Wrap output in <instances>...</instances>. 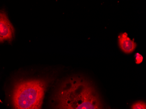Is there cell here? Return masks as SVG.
Returning a JSON list of instances; mask_svg holds the SVG:
<instances>
[{"mask_svg":"<svg viewBox=\"0 0 146 109\" xmlns=\"http://www.w3.org/2000/svg\"><path fill=\"white\" fill-rule=\"evenodd\" d=\"M131 109H146V103L144 102H137L131 106Z\"/></svg>","mask_w":146,"mask_h":109,"instance_id":"5b68a950","label":"cell"},{"mask_svg":"<svg viewBox=\"0 0 146 109\" xmlns=\"http://www.w3.org/2000/svg\"><path fill=\"white\" fill-rule=\"evenodd\" d=\"M140 56H141V55H139V56H137V57H136V63H137V64H140V63H141L142 62V56H141V57H140Z\"/></svg>","mask_w":146,"mask_h":109,"instance_id":"8992f818","label":"cell"},{"mask_svg":"<svg viewBox=\"0 0 146 109\" xmlns=\"http://www.w3.org/2000/svg\"><path fill=\"white\" fill-rule=\"evenodd\" d=\"M13 25L7 15L5 11H0V42H11L14 36Z\"/></svg>","mask_w":146,"mask_h":109,"instance_id":"3957f363","label":"cell"},{"mask_svg":"<svg viewBox=\"0 0 146 109\" xmlns=\"http://www.w3.org/2000/svg\"><path fill=\"white\" fill-rule=\"evenodd\" d=\"M118 43L120 50L125 54H130L133 52L137 46L133 40H131L127 33L120 34L118 36Z\"/></svg>","mask_w":146,"mask_h":109,"instance_id":"277c9868","label":"cell"},{"mask_svg":"<svg viewBox=\"0 0 146 109\" xmlns=\"http://www.w3.org/2000/svg\"><path fill=\"white\" fill-rule=\"evenodd\" d=\"M54 99L55 109H104L94 84L83 77L66 79L58 87Z\"/></svg>","mask_w":146,"mask_h":109,"instance_id":"6da1fadb","label":"cell"},{"mask_svg":"<svg viewBox=\"0 0 146 109\" xmlns=\"http://www.w3.org/2000/svg\"><path fill=\"white\" fill-rule=\"evenodd\" d=\"M48 85L49 81L45 79L19 81L12 91L11 99L15 109H41Z\"/></svg>","mask_w":146,"mask_h":109,"instance_id":"7a4b0ae2","label":"cell"}]
</instances>
